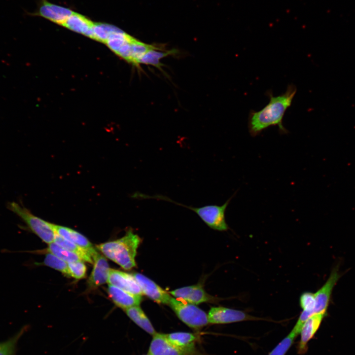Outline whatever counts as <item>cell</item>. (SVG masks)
Masks as SVG:
<instances>
[{"label":"cell","mask_w":355,"mask_h":355,"mask_svg":"<svg viewBox=\"0 0 355 355\" xmlns=\"http://www.w3.org/2000/svg\"><path fill=\"white\" fill-rule=\"evenodd\" d=\"M296 91V87L293 84H289L285 92L277 96H274L271 91H268L270 98L268 104L259 111L251 110L249 113L248 128L250 135L255 137L267 128L276 125L280 134H287V130L283 125V119Z\"/></svg>","instance_id":"1"},{"label":"cell","mask_w":355,"mask_h":355,"mask_svg":"<svg viewBox=\"0 0 355 355\" xmlns=\"http://www.w3.org/2000/svg\"><path fill=\"white\" fill-rule=\"evenodd\" d=\"M141 239L129 229L123 237L102 243L96 248L104 255L126 270L136 267L135 257Z\"/></svg>","instance_id":"2"},{"label":"cell","mask_w":355,"mask_h":355,"mask_svg":"<svg viewBox=\"0 0 355 355\" xmlns=\"http://www.w3.org/2000/svg\"><path fill=\"white\" fill-rule=\"evenodd\" d=\"M235 195V193L221 206L210 205L201 207L188 206L174 201L169 197L163 195L158 194L151 196L142 193H137L136 197L142 199H153L164 201L187 208L195 212L211 228L223 231H226L228 228L225 220V211L231 200Z\"/></svg>","instance_id":"3"},{"label":"cell","mask_w":355,"mask_h":355,"mask_svg":"<svg viewBox=\"0 0 355 355\" xmlns=\"http://www.w3.org/2000/svg\"><path fill=\"white\" fill-rule=\"evenodd\" d=\"M7 208L19 216L28 228L44 242L48 244L54 242L55 233L52 223L34 215L27 208L18 203L9 202Z\"/></svg>","instance_id":"4"},{"label":"cell","mask_w":355,"mask_h":355,"mask_svg":"<svg viewBox=\"0 0 355 355\" xmlns=\"http://www.w3.org/2000/svg\"><path fill=\"white\" fill-rule=\"evenodd\" d=\"M168 305L180 320L193 329H201L209 323L208 315L194 304L171 297Z\"/></svg>","instance_id":"5"},{"label":"cell","mask_w":355,"mask_h":355,"mask_svg":"<svg viewBox=\"0 0 355 355\" xmlns=\"http://www.w3.org/2000/svg\"><path fill=\"white\" fill-rule=\"evenodd\" d=\"M209 323L225 324L261 319L249 315L243 311L223 307H212L208 315Z\"/></svg>","instance_id":"6"},{"label":"cell","mask_w":355,"mask_h":355,"mask_svg":"<svg viewBox=\"0 0 355 355\" xmlns=\"http://www.w3.org/2000/svg\"><path fill=\"white\" fill-rule=\"evenodd\" d=\"M341 275L338 267L334 268L324 284L314 293L315 306V314H326L330 300L333 289Z\"/></svg>","instance_id":"7"},{"label":"cell","mask_w":355,"mask_h":355,"mask_svg":"<svg viewBox=\"0 0 355 355\" xmlns=\"http://www.w3.org/2000/svg\"><path fill=\"white\" fill-rule=\"evenodd\" d=\"M148 354L150 355H197L178 347L168 339L165 334L158 332L152 336Z\"/></svg>","instance_id":"8"},{"label":"cell","mask_w":355,"mask_h":355,"mask_svg":"<svg viewBox=\"0 0 355 355\" xmlns=\"http://www.w3.org/2000/svg\"><path fill=\"white\" fill-rule=\"evenodd\" d=\"M139 284L143 294L154 301L164 304H169L171 298L170 293L150 279L140 273L133 274Z\"/></svg>","instance_id":"9"},{"label":"cell","mask_w":355,"mask_h":355,"mask_svg":"<svg viewBox=\"0 0 355 355\" xmlns=\"http://www.w3.org/2000/svg\"><path fill=\"white\" fill-rule=\"evenodd\" d=\"M107 282L110 285L133 294L141 296L143 294L133 274L110 268Z\"/></svg>","instance_id":"10"},{"label":"cell","mask_w":355,"mask_h":355,"mask_svg":"<svg viewBox=\"0 0 355 355\" xmlns=\"http://www.w3.org/2000/svg\"><path fill=\"white\" fill-rule=\"evenodd\" d=\"M72 13L73 11L70 9L50 3L46 0H41L37 10L31 14L42 17L63 25Z\"/></svg>","instance_id":"11"},{"label":"cell","mask_w":355,"mask_h":355,"mask_svg":"<svg viewBox=\"0 0 355 355\" xmlns=\"http://www.w3.org/2000/svg\"><path fill=\"white\" fill-rule=\"evenodd\" d=\"M169 293L177 299L194 305L213 300V297L209 295L201 284L181 287L171 291Z\"/></svg>","instance_id":"12"},{"label":"cell","mask_w":355,"mask_h":355,"mask_svg":"<svg viewBox=\"0 0 355 355\" xmlns=\"http://www.w3.org/2000/svg\"><path fill=\"white\" fill-rule=\"evenodd\" d=\"M325 315L324 313L315 314L305 321L300 332L301 337L297 347L299 354L303 355L307 352V344L319 328Z\"/></svg>","instance_id":"13"},{"label":"cell","mask_w":355,"mask_h":355,"mask_svg":"<svg viewBox=\"0 0 355 355\" xmlns=\"http://www.w3.org/2000/svg\"><path fill=\"white\" fill-rule=\"evenodd\" d=\"M92 258L94 266L88 284L90 288H95L107 282L110 268L106 258L97 251Z\"/></svg>","instance_id":"14"},{"label":"cell","mask_w":355,"mask_h":355,"mask_svg":"<svg viewBox=\"0 0 355 355\" xmlns=\"http://www.w3.org/2000/svg\"><path fill=\"white\" fill-rule=\"evenodd\" d=\"M107 293L114 304L123 310L139 306L142 300L141 295L133 294L110 284Z\"/></svg>","instance_id":"15"},{"label":"cell","mask_w":355,"mask_h":355,"mask_svg":"<svg viewBox=\"0 0 355 355\" xmlns=\"http://www.w3.org/2000/svg\"><path fill=\"white\" fill-rule=\"evenodd\" d=\"M52 226L56 234L87 250L91 257L97 251L88 239L80 233L65 226L54 224Z\"/></svg>","instance_id":"16"},{"label":"cell","mask_w":355,"mask_h":355,"mask_svg":"<svg viewBox=\"0 0 355 355\" xmlns=\"http://www.w3.org/2000/svg\"><path fill=\"white\" fill-rule=\"evenodd\" d=\"M165 334L168 339L175 346L197 355L195 349V343L198 340L197 334L182 331Z\"/></svg>","instance_id":"17"},{"label":"cell","mask_w":355,"mask_h":355,"mask_svg":"<svg viewBox=\"0 0 355 355\" xmlns=\"http://www.w3.org/2000/svg\"><path fill=\"white\" fill-rule=\"evenodd\" d=\"M94 24L85 16L73 12L62 25L78 33L87 36Z\"/></svg>","instance_id":"18"},{"label":"cell","mask_w":355,"mask_h":355,"mask_svg":"<svg viewBox=\"0 0 355 355\" xmlns=\"http://www.w3.org/2000/svg\"><path fill=\"white\" fill-rule=\"evenodd\" d=\"M127 316L138 326L153 336L157 332L149 319L139 306L124 310Z\"/></svg>","instance_id":"19"},{"label":"cell","mask_w":355,"mask_h":355,"mask_svg":"<svg viewBox=\"0 0 355 355\" xmlns=\"http://www.w3.org/2000/svg\"><path fill=\"white\" fill-rule=\"evenodd\" d=\"M120 30V29L108 24L94 23L87 36L105 43L112 34Z\"/></svg>","instance_id":"20"},{"label":"cell","mask_w":355,"mask_h":355,"mask_svg":"<svg viewBox=\"0 0 355 355\" xmlns=\"http://www.w3.org/2000/svg\"><path fill=\"white\" fill-rule=\"evenodd\" d=\"M33 252L39 254L50 253L67 263L82 260L75 253L62 248L54 242L49 244L48 247L44 249L36 250Z\"/></svg>","instance_id":"21"},{"label":"cell","mask_w":355,"mask_h":355,"mask_svg":"<svg viewBox=\"0 0 355 355\" xmlns=\"http://www.w3.org/2000/svg\"><path fill=\"white\" fill-rule=\"evenodd\" d=\"M54 242L62 248L75 253L83 261L93 264V260L90 253L87 250L78 245L64 239L56 233Z\"/></svg>","instance_id":"22"},{"label":"cell","mask_w":355,"mask_h":355,"mask_svg":"<svg viewBox=\"0 0 355 355\" xmlns=\"http://www.w3.org/2000/svg\"><path fill=\"white\" fill-rule=\"evenodd\" d=\"M156 50H158V48H155L149 50L140 60L139 64L150 65L161 69L162 64L160 62V59L169 55H172L176 52L174 50L162 52Z\"/></svg>","instance_id":"23"},{"label":"cell","mask_w":355,"mask_h":355,"mask_svg":"<svg viewBox=\"0 0 355 355\" xmlns=\"http://www.w3.org/2000/svg\"><path fill=\"white\" fill-rule=\"evenodd\" d=\"M133 37L120 30L112 34L108 38L106 45L115 54L126 43L130 41Z\"/></svg>","instance_id":"24"},{"label":"cell","mask_w":355,"mask_h":355,"mask_svg":"<svg viewBox=\"0 0 355 355\" xmlns=\"http://www.w3.org/2000/svg\"><path fill=\"white\" fill-rule=\"evenodd\" d=\"M37 265H43L62 273L67 277H71L68 263L55 255L47 253L42 263Z\"/></svg>","instance_id":"25"},{"label":"cell","mask_w":355,"mask_h":355,"mask_svg":"<svg viewBox=\"0 0 355 355\" xmlns=\"http://www.w3.org/2000/svg\"><path fill=\"white\" fill-rule=\"evenodd\" d=\"M155 48L156 47L142 43L134 38L131 43L130 63L138 66L142 57L149 50Z\"/></svg>","instance_id":"26"},{"label":"cell","mask_w":355,"mask_h":355,"mask_svg":"<svg viewBox=\"0 0 355 355\" xmlns=\"http://www.w3.org/2000/svg\"><path fill=\"white\" fill-rule=\"evenodd\" d=\"M24 331L23 328L8 340L0 343V355H16L18 341Z\"/></svg>","instance_id":"27"},{"label":"cell","mask_w":355,"mask_h":355,"mask_svg":"<svg viewBox=\"0 0 355 355\" xmlns=\"http://www.w3.org/2000/svg\"><path fill=\"white\" fill-rule=\"evenodd\" d=\"M297 335L293 331L284 338L268 355H285L292 345Z\"/></svg>","instance_id":"28"},{"label":"cell","mask_w":355,"mask_h":355,"mask_svg":"<svg viewBox=\"0 0 355 355\" xmlns=\"http://www.w3.org/2000/svg\"><path fill=\"white\" fill-rule=\"evenodd\" d=\"M71 277L79 280L86 276L87 268L82 260L68 263Z\"/></svg>","instance_id":"29"},{"label":"cell","mask_w":355,"mask_h":355,"mask_svg":"<svg viewBox=\"0 0 355 355\" xmlns=\"http://www.w3.org/2000/svg\"><path fill=\"white\" fill-rule=\"evenodd\" d=\"M299 304L303 310L311 312L313 315L315 314L314 313L315 306L314 293L310 292L303 293L299 298Z\"/></svg>","instance_id":"30"},{"label":"cell","mask_w":355,"mask_h":355,"mask_svg":"<svg viewBox=\"0 0 355 355\" xmlns=\"http://www.w3.org/2000/svg\"><path fill=\"white\" fill-rule=\"evenodd\" d=\"M143 355H149V354L147 353V354Z\"/></svg>","instance_id":"31"}]
</instances>
